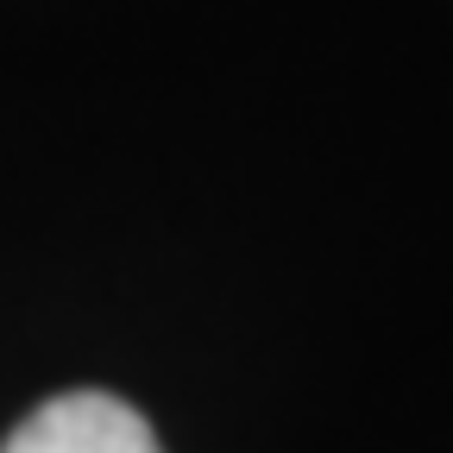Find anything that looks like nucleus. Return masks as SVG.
I'll return each mask as SVG.
<instances>
[{
  "label": "nucleus",
  "instance_id": "f257e3e1",
  "mask_svg": "<svg viewBox=\"0 0 453 453\" xmlns=\"http://www.w3.org/2000/svg\"><path fill=\"white\" fill-rule=\"evenodd\" d=\"M0 453H164L151 422L107 390H64L38 403Z\"/></svg>",
  "mask_w": 453,
  "mask_h": 453
}]
</instances>
